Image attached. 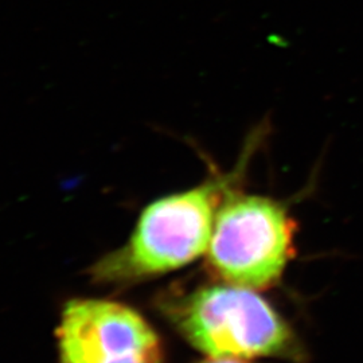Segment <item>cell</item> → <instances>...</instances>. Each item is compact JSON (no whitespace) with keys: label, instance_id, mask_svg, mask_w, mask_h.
Segmentation results:
<instances>
[{"label":"cell","instance_id":"obj_4","mask_svg":"<svg viewBox=\"0 0 363 363\" xmlns=\"http://www.w3.org/2000/svg\"><path fill=\"white\" fill-rule=\"evenodd\" d=\"M60 363H162L155 330L130 307L99 298L69 301L57 328Z\"/></svg>","mask_w":363,"mask_h":363},{"label":"cell","instance_id":"obj_5","mask_svg":"<svg viewBox=\"0 0 363 363\" xmlns=\"http://www.w3.org/2000/svg\"><path fill=\"white\" fill-rule=\"evenodd\" d=\"M201 363H255L247 359H230V358H206Z\"/></svg>","mask_w":363,"mask_h":363},{"label":"cell","instance_id":"obj_2","mask_svg":"<svg viewBox=\"0 0 363 363\" xmlns=\"http://www.w3.org/2000/svg\"><path fill=\"white\" fill-rule=\"evenodd\" d=\"M229 178L156 199L144 208L125 245L91 267L94 281L128 286L181 269L206 255Z\"/></svg>","mask_w":363,"mask_h":363},{"label":"cell","instance_id":"obj_1","mask_svg":"<svg viewBox=\"0 0 363 363\" xmlns=\"http://www.w3.org/2000/svg\"><path fill=\"white\" fill-rule=\"evenodd\" d=\"M160 308L182 337L206 358L304 361L292 327L259 291L217 280L171 294Z\"/></svg>","mask_w":363,"mask_h":363},{"label":"cell","instance_id":"obj_3","mask_svg":"<svg viewBox=\"0 0 363 363\" xmlns=\"http://www.w3.org/2000/svg\"><path fill=\"white\" fill-rule=\"evenodd\" d=\"M295 220L283 203L229 190L220 203L206 252L218 280L253 291L276 286L294 257Z\"/></svg>","mask_w":363,"mask_h":363}]
</instances>
